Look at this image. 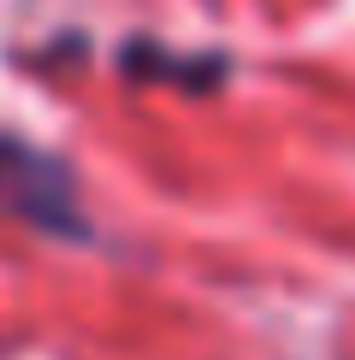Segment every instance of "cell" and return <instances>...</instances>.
<instances>
[{
    "mask_svg": "<svg viewBox=\"0 0 355 360\" xmlns=\"http://www.w3.org/2000/svg\"><path fill=\"white\" fill-rule=\"evenodd\" d=\"M125 71H137L142 83H184V89H213L219 83V53H201V59H189V53H166V48H130L125 53Z\"/></svg>",
    "mask_w": 355,
    "mask_h": 360,
    "instance_id": "cell-2",
    "label": "cell"
},
{
    "mask_svg": "<svg viewBox=\"0 0 355 360\" xmlns=\"http://www.w3.org/2000/svg\"><path fill=\"white\" fill-rule=\"evenodd\" d=\"M0 213L42 231V236H59V243L89 236L77 172L24 136H0Z\"/></svg>",
    "mask_w": 355,
    "mask_h": 360,
    "instance_id": "cell-1",
    "label": "cell"
}]
</instances>
